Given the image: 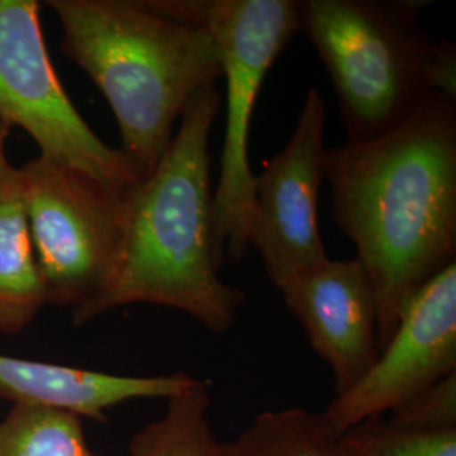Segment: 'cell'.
I'll return each mask as SVG.
<instances>
[{
	"instance_id": "5",
	"label": "cell",
	"mask_w": 456,
	"mask_h": 456,
	"mask_svg": "<svg viewBox=\"0 0 456 456\" xmlns=\"http://www.w3.org/2000/svg\"><path fill=\"white\" fill-rule=\"evenodd\" d=\"M149 7L207 29L225 80V137L220 181L213 193L212 240L216 259H244L256 175L248 132L262 83L281 51L299 31L294 0H147Z\"/></svg>"
},
{
	"instance_id": "17",
	"label": "cell",
	"mask_w": 456,
	"mask_h": 456,
	"mask_svg": "<svg viewBox=\"0 0 456 456\" xmlns=\"http://www.w3.org/2000/svg\"><path fill=\"white\" fill-rule=\"evenodd\" d=\"M389 421L414 429H456V374L395 409Z\"/></svg>"
},
{
	"instance_id": "9",
	"label": "cell",
	"mask_w": 456,
	"mask_h": 456,
	"mask_svg": "<svg viewBox=\"0 0 456 456\" xmlns=\"http://www.w3.org/2000/svg\"><path fill=\"white\" fill-rule=\"evenodd\" d=\"M456 374V264L411 297L372 369L331 401L323 416L342 436L355 424L404 406Z\"/></svg>"
},
{
	"instance_id": "10",
	"label": "cell",
	"mask_w": 456,
	"mask_h": 456,
	"mask_svg": "<svg viewBox=\"0 0 456 456\" xmlns=\"http://www.w3.org/2000/svg\"><path fill=\"white\" fill-rule=\"evenodd\" d=\"M279 291L311 348L330 367L337 395L348 391L380 354L374 286L362 262L326 259L286 281Z\"/></svg>"
},
{
	"instance_id": "12",
	"label": "cell",
	"mask_w": 456,
	"mask_h": 456,
	"mask_svg": "<svg viewBox=\"0 0 456 456\" xmlns=\"http://www.w3.org/2000/svg\"><path fill=\"white\" fill-rule=\"evenodd\" d=\"M48 305L39 274L19 169L0 163V333L16 335Z\"/></svg>"
},
{
	"instance_id": "3",
	"label": "cell",
	"mask_w": 456,
	"mask_h": 456,
	"mask_svg": "<svg viewBox=\"0 0 456 456\" xmlns=\"http://www.w3.org/2000/svg\"><path fill=\"white\" fill-rule=\"evenodd\" d=\"M48 7L63 28V54L107 98L118 151L146 180L190 98L222 78L212 36L156 12L147 0H49Z\"/></svg>"
},
{
	"instance_id": "13",
	"label": "cell",
	"mask_w": 456,
	"mask_h": 456,
	"mask_svg": "<svg viewBox=\"0 0 456 456\" xmlns=\"http://www.w3.org/2000/svg\"><path fill=\"white\" fill-rule=\"evenodd\" d=\"M220 456H350L323 412L305 408L264 411L233 440L220 441Z\"/></svg>"
},
{
	"instance_id": "18",
	"label": "cell",
	"mask_w": 456,
	"mask_h": 456,
	"mask_svg": "<svg viewBox=\"0 0 456 456\" xmlns=\"http://www.w3.org/2000/svg\"><path fill=\"white\" fill-rule=\"evenodd\" d=\"M9 132H11V126H7L5 122L0 120V163L7 158L5 156V142L9 137Z\"/></svg>"
},
{
	"instance_id": "8",
	"label": "cell",
	"mask_w": 456,
	"mask_h": 456,
	"mask_svg": "<svg viewBox=\"0 0 456 456\" xmlns=\"http://www.w3.org/2000/svg\"><path fill=\"white\" fill-rule=\"evenodd\" d=\"M325 100L310 88L293 137L254 181L248 245L256 247L277 289L330 259L318 220V196L325 181Z\"/></svg>"
},
{
	"instance_id": "2",
	"label": "cell",
	"mask_w": 456,
	"mask_h": 456,
	"mask_svg": "<svg viewBox=\"0 0 456 456\" xmlns=\"http://www.w3.org/2000/svg\"><path fill=\"white\" fill-rule=\"evenodd\" d=\"M222 107L216 85L186 103L158 167L126 201L120 256L103 289L73 311L85 325L129 305H156L193 316L212 333L237 322L245 294L220 279L212 240L210 134Z\"/></svg>"
},
{
	"instance_id": "1",
	"label": "cell",
	"mask_w": 456,
	"mask_h": 456,
	"mask_svg": "<svg viewBox=\"0 0 456 456\" xmlns=\"http://www.w3.org/2000/svg\"><path fill=\"white\" fill-rule=\"evenodd\" d=\"M331 215L374 286L377 340L456 256V98L433 94L392 131L326 149Z\"/></svg>"
},
{
	"instance_id": "7",
	"label": "cell",
	"mask_w": 456,
	"mask_h": 456,
	"mask_svg": "<svg viewBox=\"0 0 456 456\" xmlns=\"http://www.w3.org/2000/svg\"><path fill=\"white\" fill-rule=\"evenodd\" d=\"M39 9L36 0H0V120L28 132L41 156L129 193L142 180L66 95L49 60Z\"/></svg>"
},
{
	"instance_id": "16",
	"label": "cell",
	"mask_w": 456,
	"mask_h": 456,
	"mask_svg": "<svg viewBox=\"0 0 456 456\" xmlns=\"http://www.w3.org/2000/svg\"><path fill=\"white\" fill-rule=\"evenodd\" d=\"M350 456H456V429H414L372 418L342 436Z\"/></svg>"
},
{
	"instance_id": "4",
	"label": "cell",
	"mask_w": 456,
	"mask_h": 456,
	"mask_svg": "<svg viewBox=\"0 0 456 456\" xmlns=\"http://www.w3.org/2000/svg\"><path fill=\"white\" fill-rule=\"evenodd\" d=\"M426 2L303 0L299 31L318 51L338 97L346 142L404 122L424 98H456V49L419 24Z\"/></svg>"
},
{
	"instance_id": "11",
	"label": "cell",
	"mask_w": 456,
	"mask_h": 456,
	"mask_svg": "<svg viewBox=\"0 0 456 456\" xmlns=\"http://www.w3.org/2000/svg\"><path fill=\"white\" fill-rule=\"evenodd\" d=\"M195 380L186 372L134 377L0 355V397L80 419L105 421L107 409L135 399H169Z\"/></svg>"
},
{
	"instance_id": "14",
	"label": "cell",
	"mask_w": 456,
	"mask_h": 456,
	"mask_svg": "<svg viewBox=\"0 0 456 456\" xmlns=\"http://www.w3.org/2000/svg\"><path fill=\"white\" fill-rule=\"evenodd\" d=\"M163 416L129 441V456H220L210 419L212 395L205 380L166 399ZM90 456H102L90 453Z\"/></svg>"
},
{
	"instance_id": "6",
	"label": "cell",
	"mask_w": 456,
	"mask_h": 456,
	"mask_svg": "<svg viewBox=\"0 0 456 456\" xmlns=\"http://www.w3.org/2000/svg\"><path fill=\"white\" fill-rule=\"evenodd\" d=\"M17 169L48 303L78 310L114 273L131 191H118L41 154Z\"/></svg>"
},
{
	"instance_id": "15",
	"label": "cell",
	"mask_w": 456,
	"mask_h": 456,
	"mask_svg": "<svg viewBox=\"0 0 456 456\" xmlns=\"http://www.w3.org/2000/svg\"><path fill=\"white\" fill-rule=\"evenodd\" d=\"M80 418L12 406L0 421V456H90Z\"/></svg>"
}]
</instances>
